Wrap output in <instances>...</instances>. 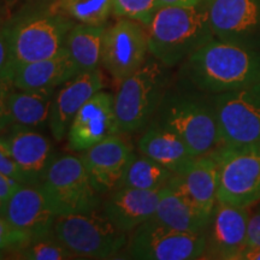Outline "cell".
<instances>
[{"label": "cell", "instance_id": "1", "mask_svg": "<svg viewBox=\"0 0 260 260\" xmlns=\"http://www.w3.org/2000/svg\"><path fill=\"white\" fill-rule=\"evenodd\" d=\"M181 82L209 95L260 82V51L212 40L182 63Z\"/></svg>", "mask_w": 260, "mask_h": 260}, {"label": "cell", "instance_id": "2", "mask_svg": "<svg viewBox=\"0 0 260 260\" xmlns=\"http://www.w3.org/2000/svg\"><path fill=\"white\" fill-rule=\"evenodd\" d=\"M183 140L194 157H201L220 147L212 95L181 82L169 87L152 119Z\"/></svg>", "mask_w": 260, "mask_h": 260}, {"label": "cell", "instance_id": "3", "mask_svg": "<svg viewBox=\"0 0 260 260\" xmlns=\"http://www.w3.org/2000/svg\"><path fill=\"white\" fill-rule=\"evenodd\" d=\"M146 29L149 53L168 68L182 64L214 38L204 3L159 8Z\"/></svg>", "mask_w": 260, "mask_h": 260}, {"label": "cell", "instance_id": "4", "mask_svg": "<svg viewBox=\"0 0 260 260\" xmlns=\"http://www.w3.org/2000/svg\"><path fill=\"white\" fill-rule=\"evenodd\" d=\"M8 24L14 69L17 65L59 54L75 25L73 19L53 5L21 9Z\"/></svg>", "mask_w": 260, "mask_h": 260}, {"label": "cell", "instance_id": "5", "mask_svg": "<svg viewBox=\"0 0 260 260\" xmlns=\"http://www.w3.org/2000/svg\"><path fill=\"white\" fill-rule=\"evenodd\" d=\"M169 69L151 57L119 82L113 95L118 134H133L149 125L170 87Z\"/></svg>", "mask_w": 260, "mask_h": 260}, {"label": "cell", "instance_id": "6", "mask_svg": "<svg viewBox=\"0 0 260 260\" xmlns=\"http://www.w3.org/2000/svg\"><path fill=\"white\" fill-rule=\"evenodd\" d=\"M125 232L116 226L106 213L95 209L89 212L57 217L53 236L75 256L109 259L126 245Z\"/></svg>", "mask_w": 260, "mask_h": 260}, {"label": "cell", "instance_id": "7", "mask_svg": "<svg viewBox=\"0 0 260 260\" xmlns=\"http://www.w3.org/2000/svg\"><path fill=\"white\" fill-rule=\"evenodd\" d=\"M39 186L57 217L89 212L99 206V193L76 155L54 157Z\"/></svg>", "mask_w": 260, "mask_h": 260}, {"label": "cell", "instance_id": "8", "mask_svg": "<svg viewBox=\"0 0 260 260\" xmlns=\"http://www.w3.org/2000/svg\"><path fill=\"white\" fill-rule=\"evenodd\" d=\"M212 154L218 165L217 201L248 209L260 201V146H220Z\"/></svg>", "mask_w": 260, "mask_h": 260}, {"label": "cell", "instance_id": "9", "mask_svg": "<svg viewBox=\"0 0 260 260\" xmlns=\"http://www.w3.org/2000/svg\"><path fill=\"white\" fill-rule=\"evenodd\" d=\"M220 146H260V82L212 95Z\"/></svg>", "mask_w": 260, "mask_h": 260}, {"label": "cell", "instance_id": "10", "mask_svg": "<svg viewBox=\"0 0 260 260\" xmlns=\"http://www.w3.org/2000/svg\"><path fill=\"white\" fill-rule=\"evenodd\" d=\"M206 249L205 234L180 232L154 218L133 230L129 254L141 260L203 259Z\"/></svg>", "mask_w": 260, "mask_h": 260}, {"label": "cell", "instance_id": "11", "mask_svg": "<svg viewBox=\"0 0 260 260\" xmlns=\"http://www.w3.org/2000/svg\"><path fill=\"white\" fill-rule=\"evenodd\" d=\"M148 35L142 23L119 18L105 29L102 64L113 79L124 80L147 59Z\"/></svg>", "mask_w": 260, "mask_h": 260}, {"label": "cell", "instance_id": "12", "mask_svg": "<svg viewBox=\"0 0 260 260\" xmlns=\"http://www.w3.org/2000/svg\"><path fill=\"white\" fill-rule=\"evenodd\" d=\"M207 11L214 38L260 51V0H211Z\"/></svg>", "mask_w": 260, "mask_h": 260}, {"label": "cell", "instance_id": "13", "mask_svg": "<svg viewBox=\"0 0 260 260\" xmlns=\"http://www.w3.org/2000/svg\"><path fill=\"white\" fill-rule=\"evenodd\" d=\"M248 207L217 201L205 232L206 249L203 259L236 260L247 247Z\"/></svg>", "mask_w": 260, "mask_h": 260}, {"label": "cell", "instance_id": "14", "mask_svg": "<svg viewBox=\"0 0 260 260\" xmlns=\"http://www.w3.org/2000/svg\"><path fill=\"white\" fill-rule=\"evenodd\" d=\"M118 134L112 94L99 90L84 103L68 130V147L83 152L111 135Z\"/></svg>", "mask_w": 260, "mask_h": 260}, {"label": "cell", "instance_id": "15", "mask_svg": "<svg viewBox=\"0 0 260 260\" xmlns=\"http://www.w3.org/2000/svg\"><path fill=\"white\" fill-rule=\"evenodd\" d=\"M4 218L32 240L53 235L57 216L37 184H21L5 203Z\"/></svg>", "mask_w": 260, "mask_h": 260}, {"label": "cell", "instance_id": "16", "mask_svg": "<svg viewBox=\"0 0 260 260\" xmlns=\"http://www.w3.org/2000/svg\"><path fill=\"white\" fill-rule=\"evenodd\" d=\"M133 153V146L116 134L81 152L80 158L93 187L105 194L116 189Z\"/></svg>", "mask_w": 260, "mask_h": 260}, {"label": "cell", "instance_id": "17", "mask_svg": "<svg viewBox=\"0 0 260 260\" xmlns=\"http://www.w3.org/2000/svg\"><path fill=\"white\" fill-rule=\"evenodd\" d=\"M0 140L28 177L30 184L39 186L56 157L50 140L35 129L18 124L10 125L0 134Z\"/></svg>", "mask_w": 260, "mask_h": 260}, {"label": "cell", "instance_id": "18", "mask_svg": "<svg viewBox=\"0 0 260 260\" xmlns=\"http://www.w3.org/2000/svg\"><path fill=\"white\" fill-rule=\"evenodd\" d=\"M104 88V79L99 69L77 74L56 92L51 107L50 129L56 141L67 136L69 126L79 110L94 94Z\"/></svg>", "mask_w": 260, "mask_h": 260}, {"label": "cell", "instance_id": "19", "mask_svg": "<svg viewBox=\"0 0 260 260\" xmlns=\"http://www.w3.org/2000/svg\"><path fill=\"white\" fill-rule=\"evenodd\" d=\"M169 186L186 197L204 213L212 214L217 203L218 165L212 153L197 157L180 174H175Z\"/></svg>", "mask_w": 260, "mask_h": 260}, {"label": "cell", "instance_id": "20", "mask_svg": "<svg viewBox=\"0 0 260 260\" xmlns=\"http://www.w3.org/2000/svg\"><path fill=\"white\" fill-rule=\"evenodd\" d=\"M164 188L157 190L116 188L103 210L116 226L130 233L154 216Z\"/></svg>", "mask_w": 260, "mask_h": 260}, {"label": "cell", "instance_id": "21", "mask_svg": "<svg viewBox=\"0 0 260 260\" xmlns=\"http://www.w3.org/2000/svg\"><path fill=\"white\" fill-rule=\"evenodd\" d=\"M80 74L76 64L67 50L57 56L15 67L12 82L16 89L44 90L56 89Z\"/></svg>", "mask_w": 260, "mask_h": 260}, {"label": "cell", "instance_id": "22", "mask_svg": "<svg viewBox=\"0 0 260 260\" xmlns=\"http://www.w3.org/2000/svg\"><path fill=\"white\" fill-rule=\"evenodd\" d=\"M138 149L174 174H180L197 158L180 136L153 122L140 138Z\"/></svg>", "mask_w": 260, "mask_h": 260}, {"label": "cell", "instance_id": "23", "mask_svg": "<svg viewBox=\"0 0 260 260\" xmlns=\"http://www.w3.org/2000/svg\"><path fill=\"white\" fill-rule=\"evenodd\" d=\"M152 218L180 232L205 234L211 216L204 213L180 191L168 184Z\"/></svg>", "mask_w": 260, "mask_h": 260}, {"label": "cell", "instance_id": "24", "mask_svg": "<svg viewBox=\"0 0 260 260\" xmlns=\"http://www.w3.org/2000/svg\"><path fill=\"white\" fill-rule=\"evenodd\" d=\"M54 89L22 90L14 89L8 102V116L12 124L41 128L50 121Z\"/></svg>", "mask_w": 260, "mask_h": 260}, {"label": "cell", "instance_id": "25", "mask_svg": "<svg viewBox=\"0 0 260 260\" xmlns=\"http://www.w3.org/2000/svg\"><path fill=\"white\" fill-rule=\"evenodd\" d=\"M105 25L79 23L70 29L65 41V50L80 73L96 70L102 63Z\"/></svg>", "mask_w": 260, "mask_h": 260}, {"label": "cell", "instance_id": "26", "mask_svg": "<svg viewBox=\"0 0 260 260\" xmlns=\"http://www.w3.org/2000/svg\"><path fill=\"white\" fill-rule=\"evenodd\" d=\"M174 172L144 154L133 153L126 164L117 188L135 189H161L174 177Z\"/></svg>", "mask_w": 260, "mask_h": 260}, {"label": "cell", "instance_id": "27", "mask_svg": "<svg viewBox=\"0 0 260 260\" xmlns=\"http://www.w3.org/2000/svg\"><path fill=\"white\" fill-rule=\"evenodd\" d=\"M53 6L83 24L105 25L112 15V0H56Z\"/></svg>", "mask_w": 260, "mask_h": 260}, {"label": "cell", "instance_id": "28", "mask_svg": "<svg viewBox=\"0 0 260 260\" xmlns=\"http://www.w3.org/2000/svg\"><path fill=\"white\" fill-rule=\"evenodd\" d=\"M16 258L25 260H67L75 255L53 235L32 240L27 247L15 253Z\"/></svg>", "mask_w": 260, "mask_h": 260}, {"label": "cell", "instance_id": "29", "mask_svg": "<svg viewBox=\"0 0 260 260\" xmlns=\"http://www.w3.org/2000/svg\"><path fill=\"white\" fill-rule=\"evenodd\" d=\"M159 5L157 0H112V14L148 25Z\"/></svg>", "mask_w": 260, "mask_h": 260}, {"label": "cell", "instance_id": "30", "mask_svg": "<svg viewBox=\"0 0 260 260\" xmlns=\"http://www.w3.org/2000/svg\"><path fill=\"white\" fill-rule=\"evenodd\" d=\"M32 239L27 233L16 229L4 217H0V252L17 253L27 247Z\"/></svg>", "mask_w": 260, "mask_h": 260}, {"label": "cell", "instance_id": "31", "mask_svg": "<svg viewBox=\"0 0 260 260\" xmlns=\"http://www.w3.org/2000/svg\"><path fill=\"white\" fill-rule=\"evenodd\" d=\"M14 61L10 46V28L8 22L0 24V77L11 79Z\"/></svg>", "mask_w": 260, "mask_h": 260}, {"label": "cell", "instance_id": "32", "mask_svg": "<svg viewBox=\"0 0 260 260\" xmlns=\"http://www.w3.org/2000/svg\"><path fill=\"white\" fill-rule=\"evenodd\" d=\"M0 172H3L6 176L18 181L19 183L30 184L28 177L25 176L24 172L21 170V168L18 167L17 162H16L15 159L12 158L11 153H10L9 149L6 148V146L3 144L2 140H0Z\"/></svg>", "mask_w": 260, "mask_h": 260}, {"label": "cell", "instance_id": "33", "mask_svg": "<svg viewBox=\"0 0 260 260\" xmlns=\"http://www.w3.org/2000/svg\"><path fill=\"white\" fill-rule=\"evenodd\" d=\"M14 88L15 86L11 79L0 77V125L5 130L11 125L8 116V102Z\"/></svg>", "mask_w": 260, "mask_h": 260}, {"label": "cell", "instance_id": "34", "mask_svg": "<svg viewBox=\"0 0 260 260\" xmlns=\"http://www.w3.org/2000/svg\"><path fill=\"white\" fill-rule=\"evenodd\" d=\"M247 246H260V204L249 207Z\"/></svg>", "mask_w": 260, "mask_h": 260}, {"label": "cell", "instance_id": "35", "mask_svg": "<svg viewBox=\"0 0 260 260\" xmlns=\"http://www.w3.org/2000/svg\"><path fill=\"white\" fill-rule=\"evenodd\" d=\"M21 184L22 183H19L18 181H16L14 178L6 176L5 174L0 172V200L6 203Z\"/></svg>", "mask_w": 260, "mask_h": 260}, {"label": "cell", "instance_id": "36", "mask_svg": "<svg viewBox=\"0 0 260 260\" xmlns=\"http://www.w3.org/2000/svg\"><path fill=\"white\" fill-rule=\"evenodd\" d=\"M8 5H21V9L24 8H38V6H51L56 3V0H4Z\"/></svg>", "mask_w": 260, "mask_h": 260}, {"label": "cell", "instance_id": "37", "mask_svg": "<svg viewBox=\"0 0 260 260\" xmlns=\"http://www.w3.org/2000/svg\"><path fill=\"white\" fill-rule=\"evenodd\" d=\"M236 260H260V246H247Z\"/></svg>", "mask_w": 260, "mask_h": 260}, {"label": "cell", "instance_id": "38", "mask_svg": "<svg viewBox=\"0 0 260 260\" xmlns=\"http://www.w3.org/2000/svg\"><path fill=\"white\" fill-rule=\"evenodd\" d=\"M159 8L164 6H193L200 4L198 0H157Z\"/></svg>", "mask_w": 260, "mask_h": 260}, {"label": "cell", "instance_id": "39", "mask_svg": "<svg viewBox=\"0 0 260 260\" xmlns=\"http://www.w3.org/2000/svg\"><path fill=\"white\" fill-rule=\"evenodd\" d=\"M4 211H5V203L3 200H0V217H4Z\"/></svg>", "mask_w": 260, "mask_h": 260}, {"label": "cell", "instance_id": "40", "mask_svg": "<svg viewBox=\"0 0 260 260\" xmlns=\"http://www.w3.org/2000/svg\"><path fill=\"white\" fill-rule=\"evenodd\" d=\"M199 3H204V4H209L211 0H198Z\"/></svg>", "mask_w": 260, "mask_h": 260}, {"label": "cell", "instance_id": "41", "mask_svg": "<svg viewBox=\"0 0 260 260\" xmlns=\"http://www.w3.org/2000/svg\"><path fill=\"white\" fill-rule=\"evenodd\" d=\"M5 132V129L4 128H3V126L2 125H0V134H2V133H4Z\"/></svg>", "mask_w": 260, "mask_h": 260}, {"label": "cell", "instance_id": "42", "mask_svg": "<svg viewBox=\"0 0 260 260\" xmlns=\"http://www.w3.org/2000/svg\"><path fill=\"white\" fill-rule=\"evenodd\" d=\"M0 259H3V253L0 252Z\"/></svg>", "mask_w": 260, "mask_h": 260}, {"label": "cell", "instance_id": "43", "mask_svg": "<svg viewBox=\"0 0 260 260\" xmlns=\"http://www.w3.org/2000/svg\"><path fill=\"white\" fill-rule=\"evenodd\" d=\"M3 23V22H2V16H0V24H2Z\"/></svg>", "mask_w": 260, "mask_h": 260}]
</instances>
